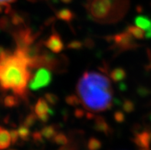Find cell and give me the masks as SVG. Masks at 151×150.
I'll use <instances>...</instances> for the list:
<instances>
[{"label":"cell","instance_id":"obj_1","mask_svg":"<svg viewBox=\"0 0 151 150\" xmlns=\"http://www.w3.org/2000/svg\"><path fill=\"white\" fill-rule=\"evenodd\" d=\"M83 106L90 112H104L113 105V88L107 76L97 71H86L76 87Z\"/></svg>","mask_w":151,"mask_h":150},{"label":"cell","instance_id":"obj_2","mask_svg":"<svg viewBox=\"0 0 151 150\" xmlns=\"http://www.w3.org/2000/svg\"><path fill=\"white\" fill-rule=\"evenodd\" d=\"M32 78L25 52L16 49L0 58V88L12 90L15 95L25 97Z\"/></svg>","mask_w":151,"mask_h":150},{"label":"cell","instance_id":"obj_3","mask_svg":"<svg viewBox=\"0 0 151 150\" xmlns=\"http://www.w3.org/2000/svg\"><path fill=\"white\" fill-rule=\"evenodd\" d=\"M121 0H89L88 11L92 18L97 20H104L109 19L111 11L116 6L117 2Z\"/></svg>","mask_w":151,"mask_h":150},{"label":"cell","instance_id":"obj_4","mask_svg":"<svg viewBox=\"0 0 151 150\" xmlns=\"http://www.w3.org/2000/svg\"><path fill=\"white\" fill-rule=\"evenodd\" d=\"M52 79L53 76L51 70L45 67H40L35 71V73L32 75V78L28 84V88L32 91L39 90L49 86L52 83Z\"/></svg>","mask_w":151,"mask_h":150},{"label":"cell","instance_id":"obj_5","mask_svg":"<svg viewBox=\"0 0 151 150\" xmlns=\"http://www.w3.org/2000/svg\"><path fill=\"white\" fill-rule=\"evenodd\" d=\"M13 38L17 45V49L25 51L34 44L37 34H34L29 28H25L14 32Z\"/></svg>","mask_w":151,"mask_h":150},{"label":"cell","instance_id":"obj_6","mask_svg":"<svg viewBox=\"0 0 151 150\" xmlns=\"http://www.w3.org/2000/svg\"><path fill=\"white\" fill-rule=\"evenodd\" d=\"M110 40L114 42L115 47L119 50L134 49L138 46L135 38L126 31L114 34L111 37Z\"/></svg>","mask_w":151,"mask_h":150},{"label":"cell","instance_id":"obj_7","mask_svg":"<svg viewBox=\"0 0 151 150\" xmlns=\"http://www.w3.org/2000/svg\"><path fill=\"white\" fill-rule=\"evenodd\" d=\"M35 113L39 121L46 123L49 120L50 116H53L55 113L45 98H39L35 105Z\"/></svg>","mask_w":151,"mask_h":150},{"label":"cell","instance_id":"obj_8","mask_svg":"<svg viewBox=\"0 0 151 150\" xmlns=\"http://www.w3.org/2000/svg\"><path fill=\"white\" fill-rule=\"evenodd\" d=\"M44 45L49 49L52 53L58 54L64 49V43L61 40V36L56 32H54L44 42Z\"/></svg>","mask_w":151,"mask_h":150},{"label":"cell","instance_id":"obj_9","mask_svg":"<svg viewBox=\"0 0 151 150\" xmlns=\"http://www.w3.org/2000/svg\"><path fill=\"white\" fill-rule=\"evenodd\" d=\"M133 142L141 149H149L151 142V131L144 130L140 133H135Z\"/></svg>","mask_w":151,"mask_h":150},{"label":"cell","instance_id":"obj_10","mask_svg":"<svg viewBox=\"0 0 151 150\" xmlns=\"http://www.w3.org/2000/svg\"><path fill=\"white\" fill-rule=\"evenodd\" d=\"M94 129L96 131L104 133L107 136L109 135L111 131L110 125L107 123L105 119L102 116H96L94 118Z\"/></svg>","mask_w":151,"mask_h":150},{"label":"cell","instance_id":"obj_11","mask_svg":"<svg viewBox=\"0 0 151 150\" xmlns=\"http://www.w3.org/2000/svg\"><path fill=\"white\" fill-rule=\"evenodd\" d=\"M12 144L10 132L0 126V150L7 149Z\"/></svg>","mask_w":151,"mask_h":150},{"label":"cell","instance_id":"obj_12","mask_svg":"<svg viewBox=\"0 0 151 150\" xmlns=\"http://www.w3.org/2000/svg\"><path fill=\"white\" fill-rule=\"evenodd\" d=\"M110 78L114 82H122L127 78V71L122 67H115L109 74Z\"/></svg>","mask_w":151,"mask_h":150},{"label":"cell","instance_id":"obj_13","mask_svg":"<svg viewBox=\"0 0 151 150\" xmlns=\"http://www.w3.org/2000/svg\"><path fill=\"white\" fill-rule=\"evenodd\" d=\"M134 24L143 30L147 31L151 27V19L147 15H137L134 19Z\"/></svg>","mask_w":151,"mask_h":150},{"label":"cell","instance_id":"obj_14","mask_svg":"<svg viewBox=\"0 0 151 150\" xmlns=\"http://www.w3.org/2000/svg\"><path fill=\"white\" fill-rule=\"evenodd\" d=\"M126 32L130 33L134 38L136 39H143L145 38V32L142 29L136 25H128L127 27Z\"/></svg>","mask_w":151,"mask_h":150},{"label":"cell","instance_id":"obj_15","mask_svg":"<svg viewBox=\"0 0 151 150\" xmlns=\"http://www.w3.org/2000/svg\"><path fill=\"white\" fill-rule=\"evenodd\" d=\"M56 17L61 21L66 22H70L73 20L74 18V14L71 10L68 9H62L57 11L56 13Z\"/></svg>","mask_w":151,"mask_h":150},{"label":"cell","instance_id":"obj_16","mask_svg":"<svg viewBox=\"0 0 151 150\" xmlns=\"http://www.w3.org/2000/svg\"><path fill=\"white\" fill-rule=\"evenodd\" d=\"M40 132L42 133V136L44 137V139H48V140L53 139L55 136L58 133L56 128L53 125L45 126L42 128Z\"/></svg>","mask_w":151,"mask_h":150},{"label":"cell","instance_id":"obj_17","mask_svg":"<svg viewBox=\"0 0 151 150\" xmlns=\"http://www.w3.org/2000/svg\"><path fill=\"white\" fill-rule=\"evenodd\" d=\"M17 130L18 133H19V138L22 140L24 141V142H26V141H29L30 139L32 134H31V131L29 128L27 127L26 126H25L24 124L20 125L17 129Z\"/></svg>","mask_w":151,"mask_h":150},{"label":"cell","instance_id":"obj_18","mask_svg":"<svg viewBox=\"0 0 151 150\" xmlns=\"http://www.w3.org/2000/svg\"><path fill=\"white\" fill-rule=\"evenodd\" d=\"M4 105L5 106L8 107V108H12L15 106H17L19 105V98L18 96L16 95H7L5 98H4Z\"/></svg>","mask_w":151,"mask_h":150},{"label":"cell","instance_id":"obj_19","mask_svg":"<svg viewBox=\"0 0 151 150\" xmlns=\"http://www.w3.org/2000/svg\"><path fill=\"white\" fill-rule=\"evenodd\" d=\"M102 147V143L96 137H91L87 143L88 150H100Z\"/></svg>","mask_w":151,"mask_h":150},{"label":"cell","instance_id":"obj_20","mask_svg":"<svg viewBox=\"0 0 151 150\" xmlns=\"http://www.w3.org/2000/svg\"><path fill=\"white\" fill-rule=\"evenodd\" d=\"M52 140L54 143L58 146H61L69 143V139L63 133H58Z\"/></svg>","mask_w":151,"mask_h":150},{"label":"cell","instance_id":"obj_21","mask_svg":"<svg viewBox=\"0 0 151 150\" xmlns=\"http://www.w3.org/2000/svg\"><path fill=\"white\" fill-rule=\"evenodd\" d=\"M65 102L68 105L72 106H78L81 103L80 98L75 94H70L67 96L65 97Z\"/></svg>","mask_w":151,"mask_h":150},{"label":"cell","instance_id":"obj_22","mask_svg":"<svg viewBox=\"0 0 151 150\" xmlns=\"http://www.w3.org/2000/svg\"><path fill=\"white\" fill-rule=\"evenodd\" d=\"M122 109L123 111L127 113H130L134 112V110H135L134 103L129 99L124 100L122 103Z\"/></svg>","mask_w":151,"mask_h":150},{"label":"cell","instance_id":"obj_23","mask_svg":"<svg viewBox=\"0 0 151 150\" xmlns=\"http://www.w3.org/2000/svg\"><path fill=\"white\" fill-rule=\"evenodd\" d=\"M37 120H38V117L35 115V113H29V115H27L26 117L25 118L24 122H23V124L25 126H26L27 127H32V126L35 125V123H36Z\"/></svg>","mask_w":151,"mask_h":150},{"label":"cell","instance_id":"obj_24","mask_svg":"<svg viewBox=\"0 0 151 150\" xmlns=\"http://www.w3.org/2000/svg\"><path fill=\"white\" fill-rule=\"evenodd\" d=\"M45 99L49 103L50 105H56L59 101V98L56 94L52 93H47L45 94Z\"/></svg>","mask_w":151,"mask_h":150},{"label":"cell","instance_id":"obj_25","mask_svg":"<svg viewBox=\"0 0 151 150\" xmlns=\"http://www.w3.org/2000/svg\"><path fill=\"white\" fill-rule=\"evenodd\" d=\"M84 46V43L78 40H74L68 44L67 48L71 50H81Z\"/></svg>","mask_w":151,"mask_h":150},{"label":"cell","instance_id":"obj_26","mask_svg":"<svg viewBox=\"0 0 151 150\" xmlns=\"http://www.w3.org/2000/svg\"><path fill=\"white\" fill-rule=\"evenodd\" d=\"M12 24L14 25H21L24 23V19L17 13H13L11 17Z\"/></svg>","mask_w":151,"mask_h":150},{"label":"cell","instance_id":"obj_27","mask_svg":"<svg viewBox=\"0 0 151 150\" xmlns=\"http://www.w3.org/2000/svg\"><path fill=\"white\" fill-rule=\"evenodd\" d=\"M114 119L118 123H123L125 121L126 116H125L124 113L123 112V111L118 110V111H116L114 113Z\"/></svg>","mask_w":151,"mask_h":150},{"label":"cell","instance_id":"obj_28","mask_svg":"<svg viewBox=\"0 0 151 150\" xmlns=\"http://www.w3.org/2000/svg\"><path fill=\"white\" fill-rule=\"evenodd\" d=\"M32 137L35 143H44V137L42 136V133L39 131H35L32 134Z\"/></svg>","mask_w":151,"mask_h":150},{"label":"cell","instance_id":"obj_29","mask_svg":"<svg viewBox=\"0 0 151 150\" xmlns=\"http://www.w3.org/2000/svg\"><path fill=\"white\" fill-rule=\"evenodd\" d=\"M9 132H10V136H11L12 144L14 145L15 144V143H17L19 139H20V138H19V133H18V130L15 129H12Z\"/></svg>","mask_w":151,"mask_h":150},{"label":"cell","instance_id":"obj_30","mask_svg":"<svg viewBox=\"0 0 151 150\" xmlns=\"http://www.w3.org/2000/svg\"><path fill=\"white\" fill-rule=\"evenodd\" d=\"M16 0H0V11L3 9L6 8V9L7 8L10 7V5L12 3L15 2Z\"/></svg>","mask_w":151,"mask_h":150},{"label":"cell","instance_id":"obj_31","mask_svg":"<svg viewBox=\"0 0 151 150\" xmlns=\"http://www.w3.org/2000/svg\"><path fill=\"white\" fill-rule=\"evenodd\" d=\"M75 116L77 118H82L86 116V112L81 109H76L75 111Z\"/></svg>","mask_w":151,"mask_h":150},{"label":"cell","instance_id":"obj_32","mask_svg":"<svg viewBox=\"0 0 151 150\" xmlns=\"http://www.w3.org/2000/svg\"><path fill=\"white\" fill-rule=\"evenodd\" d=\"M9 25V20L6 18H2L0 19V29H5Z\"/></svg>","mask_w":151,"mask_h":150},{"label":"cell","instance_id":"obj_33","mask_svg":"<svg viewBox=\"0 0 151 150\" xmlns=\"http://www.w3.org/2000/svg\"><path fill=\"white\" fill-rule=\"evenodd\" d=\"M58 150H77V147L75 145L68 143V144L65 145V146H62L60 149Z\"/></svg>","mask_w":151,"mask_h":150},{"label":"cell","instance_id":"obj_34","mask_svg":"<svg viewBox=\"0 0 151 150\" xmlns=\"http://www.w3.org/2000/svg\"><path fill=\"white\" fill-rule=\"evenodd\" d=\"M137 93L140 96H142V97H145L148 94L149 91L146 88H144V87H140L137 89Z\"/></svg>","mask_w":151,"mask_h":150},{"label":"cell","instance_id":"obj_35","mask_svg":"<svg viewBox=\"0 0 151 150\" xmlns=\"http://www.w3.org/2000/svg\"><path fill=\"white\" fill-rule=\"evenodd\" d=\"M145 38H147V39H150L151 38V27L149 29H147V30L146 31Z\"/></svg>","mask_w":151,"mask_h":150},{"label":"cell","instance_id":"obj_36","mask_svg":"<svg viewBox=\"0 0 151 150\" xmlns=\"http://www.w3.org/2000/svg\"><path fill=\"white\" fill-rule=\"evenodd\" d=\"M119 89L121 90V91H124V90H127V85L124 84V83H122V82H121L120 84H119Z\"/></svg>","mask_w":151,"mask_h":150},{"label":"cell","instance_id":"obj_37","mask_svg":"<svg viewBox=\"0 0 151 150\" xmlns=\"http://www.w3.org/2000/svg\"><path fill=\"white\" fill-rule=\"evenodd\" d=\"M147 67H148V68H149V69H151V63H150V65Z\"/></svg>","mask_w":151,"mask_h":150},{"label":"cell","instance_id":"obj_38","mask_svg":"<svg viewBox=\"0 0 151 150\" xmlns=\"http://www.w3.org/2000/svg\"><path fill=\"white\" fill-rule=\"evenodd\" d=\"M140 150H149V149H141L140 148Z\"/></svg>","mask_w":151,"mask_h":150},{"label":"cell","instance_id":"obj_39","mask_svg":"<svg viewBox=\"0 0 151 150\" xmlns=\"http://www.w3.org/2000/svg\"><path fill=\"white\" fill-rule=\"evenodd\" d=\"M8 150H16V149H8Z\"/></svg>","mask_w":151,"mask_h":150},{"label":"cell","instance_id":"obj_40","mask_svg":"<svg viewBox=\"0 0 151 150\" xmlns=\"http://www.w3.org/2000/svg\"><path fill=\"white\" fill-rule=\"evenodd\" d=\"M150 120H151V116H150Z\"/></svg>","mask_w":151,"mask_h":150}]
</instances>
